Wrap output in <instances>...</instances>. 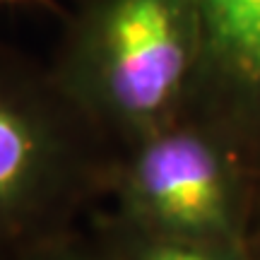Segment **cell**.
I'll return each mask as SVG.
<instances>
[{
    "instance_id": "1",
    "label": "cell",
    "mask_w": 260,
    "mask_h": 260,
    "mask_svg": "<svg viewBox=\"0 0 260 260\" xmlns=\"http://www.w3.org/2000/svg\"><path fill=\"white\" fill-rule=\"evenodd\" d=\"M48 68L113 149L181 118L200 68L195 0H77Z\"/></svg>"
},
{
    "instance_id": "2",
    "label": "cell",
    "mask_w": 260,
    "mask_h": 260,
    "mask_svg": "<svg viewBox=\"0 0 260 260\" xmlns=\"http://www.w3.org/2000/svg\"><path fill=\"white\" fill-rule=\"evenodd\" d=\"M113 147L58 87L48 63L0 44V260L102 207Z\"/></svg>"
},
{
    "instance_id": "3",
    "label": "cell",
    "mask_w": 260,
    "mask_h": 260,
    "mask_svg": "<svg viewBox=\"0 0 260 260\" xmlns=\"http://www.w3.org/2000/svg\"><path fill=\"white\" fill-rule=\"evenodd\" d=\"M255 205L258 178L236 147L183 113L113 149L102 207L147 232L251 251Z\"/></svg>"
},
{
    "instance_id": "4",
    "label": "cell",
    "mask_w": 260,
    "mask_h": 260,
    "mask_svg": "<svg viewBox=\"0 0 260 260\" xmlns=\"http://www.w3.org/2000/svg\"><path fill=\"white\" fill-rule=\"evenodd\" d=\"M200 68L186 113L232 142L260 190V0H195Z\"/></svg>"
},
{
    "instance_id": "5",
    "label": "cell",
    "mask_w": 260,
    "mask_h": 260,
    "mask_svg": "<svg viewBox=\"0 0 260 260\" xmlns=\"http://www.w3.org/2000/svg\"><path fill=\"white\" fill-rule=\"evenodd\" d=\"M92 219L106 234L121 260H255L251 251L222 243L195 241L140 229L123 222L104 207H96Z\"/></svg>"
},
{
    "instance_id": "6",
    "label": "cell",
    "mask_w": 260,
    "mask_h": 260,
    "mask_svg": "<svg viewBox=\"0 0 260 260\" xmlns=\"http://www.w3.org/2000/svg\"><path fill=\"white\" fill-rule=\"evenodd\" d=\"M15 260H121L92 214L68 232L39 243Z\"/></svg>"
},
{
    "instance_id": "7",
    "label": "cell",
    "mask_w": 260,
    "mask_h": 260,
    "mask_svg": "<svg viewBox=\"0 0 260 260\" xmlns=\"http://www.w3.org/2000/svg\"><path fill=\"white\" fill-rule=\"evenodd\" d=\"M251 251H253V258L260 260V190H258V205H255V219H253Z\"/></svg>"
},
{
    "instance_id": "8",
    "label": "cell",
    "mask_w": 260,
    "mask_h": 260,
    "mask_svg": "<svg viewBox=\"0 0 260 260\" xmlns=\"http://www.w3.org/2000/svg\"><path fill=\"white\" fill-rule=\"evenodd\" d=\"M0 3H10V5H15V3H48V0H0Z\"/></svg>"
}]
</instances>
